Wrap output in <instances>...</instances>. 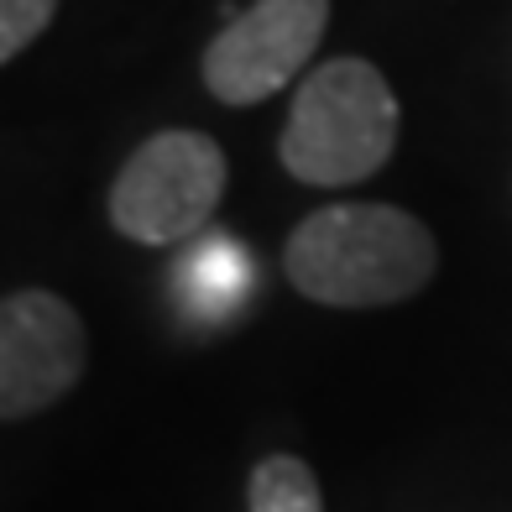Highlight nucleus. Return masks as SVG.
Segmentation results:
<instances>
[{"label":"nucleus","mask_w":512,"mask_h":512,"mask_svg":"<svg viewBox=\"0 0 512 512\" xmlns=\"http://www.w3.org/2000/svg\"><path fill=\"white\" fill-rule=\"evenodd\" d=\"M439 267L434 230L398 204H324L283 246L288 283L330 309H382L424 293Z\"/></svg>","instance_id":"nucleus-1"},{"label":"nucleus","mask_w":512,"mask_h":512,"mask_svg":"<svg viewBox=\"0 0 512 512\" xmlns=\"http://www.w3.org/2000/svg\"><path fill=\"white\" fill-rule=\"evenodd\" d=\"M398 115V95L377 63L330 58L293 89L277 157L309 189H351L398 152Z\"/></svg>","instance_id":"nucleus-2"},{"label":"nucleus","mask_w":512,"mask_h":512,"mask_svg":"<svg viewBox=\"0 0 512 512\" xmlns=\"http://www.w3.org/2000/svg\"><path fill=\"white\" fill-rule=\"evenodd\" d=\"M225 152L215 136L168 126L136 147L105 194V215L136 246L189 241L225 199Z\"/></svg>","instance_id":"nucleus-3"},{"label":"nucleus","mask_w":512,"mask_h":512,"mask_svg":"<svg viewBox=\"0 0 512 512\" xmlns=\"http://www.w3.org/2000/svg\"><path fill=\"white\" fill-rule=\"evenodd\" d=\"M330 0H256L209 37L199 58L204 89L220 105H262L314 63Z\"/></svg>","instance_id":"nucleus-4"},{"label":"nucleus","mask_w":512,"mask_h":512,"mask_svg":"<svg viewBox=\"0 0 512 512\" xmlns=\"http://www.w3.org/2000/svg\"><path fill=\"white\" fill-rule=\"evenodd\" d=\"M89 335L68 298L48 288H16L0 304V413L32 418L79 387Z\"/></svg>","instance_id":"nucleus-5"},{"label":"nucleus","mask_w":512,"mask_h":512,"mask_svg":"<svg viewBox=\"0 0 512 512\" xmlns=\"http://www.w3.org/2000/svg\"><path fill=\"white\" fill-rule=\"evenodd\" d=\"M178 277H183V298L199 314H225L251 283V267H246V251L236 246V236H204V246H194L178 262Z\"/></svg>","instance_id":"nucleus-6"},{"label":"nucleus","mask_w":512,"mask_h":512,"mask_svg":"<svg viewBox=\"0 0 512 512\" xmlns=\"http://www.w3.org/2000/svg\"><path fill=\"white\" fill-rule=\"evenodd\" d=\"M246 512H324V497L298 455H262L246 476Z\"/></svg>","instance_id":"nucleus-7"},{"label":"nucleus","mask_w":512,"mask_h":512,"mask_svg":"<svg viewBox=\"0 0 512 512\" xmlns=\"http://www.w3.org/2000/svg\"><path fill=\"white\" fill-rule=\"evenodd\" d=\"M58 16V0H0V63H16Z\"/></svg>","instance_id":"nucleus-8"}]
</instances>
